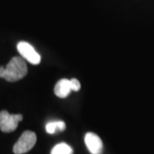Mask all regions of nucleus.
<instances>
[{"instance_id": "nucleus-1", "label": "nucleus", "mask_w": 154, "mask_h": 154, "mask_svg": "<svg viewBox=\"0 0 154 154\" xmlns=\"http://www.w3.org/2000/svg\"><path fill=\"white\" fill-rule=\"evenodd\" d=\"M28 74V67L22 57H14L9 62L7 66L0 67V78L7 82H17Z\"/></svg>"}, {"instance_id": "nucleus-2", "label": "nucleus", "mask_w": 154, "mask_h": 154, "mask_svg": "<svg viewBox=\"0 0 154 154\" xmlns=\"http://www.w3.org/2000/svg\"><path fill=\"white\" fill-rule=\"evenodd\" d=\"M37 141V136L35 133L32 131L23 132L21 137L13 146V152L15 154H24L29 152L35 146Z\"/></svg>"}, {"instance_id": "nucleus-3", "label": "nucleus", "mask_w": 154, "mask_h": 154, "mask_svg": "<svg viewBox=\"0 0 154 154\" xmlns=\"http://www.w3.org/2000/svg\"><path fill=\"white\" fill-rule=\"evenodd\" d=\"M22 119L21 114H10L7 110H2L0 111V130L4 133L13 132Z\"/></svg>"}, {"instance_id": "nucleus-4", "label": "nucleus", "mask_w": 154, "mask_h": 154, "mask_svg": "<svg viewBox=\"0 0 154 154\" xmlns=\"http://www.w3.org/2000/svg\"><path fill=\"white\" fill-rule=\"evenodd\" d=\"M17 50L22 57L28 61L31 64L37 65L40 63L41 57H40L39 54L28 42H25V41L19 42L17 44Z\"/></svg>"}, {"instance_id": "nucleus-5", "label": "nucleus", "mask_w": 154, "mask_h": 154, "mask_svg": "<svg viewBox=\"0 0 154 154\" xmlns=\"http://www.w3.org/2000/svg\"><path fill=\"white\" fill-rule=\"evenodd\" d=\"M85 144L88 151L92 154H102L103 152V142L99 135L92 132L87 133L85 135Z\"/></svg>"}, {"instance_id": "nucleus-6", "label": "nucleus", "mask_w": 154, "mask_h": 154, "mask_svg": "<svg viewBox=\"0 0 154 154\" xmlns=\"http://www.w3.org/2000/svg\"><path fill=\"white\" fill-rule=\"evenodd\" d=\"M72 91L70 80L62 79L56 84L54 88V93L59 98H66Z\"/></svg>"}, {"instance_id": "nucleus-7", "label": "nucleus", "mask_w": 154, "mask_h": 154, "mask_svg": "<svg viewBox=\"0 0 154 154\" xmlns=\"http://www.w3.org/2000/svg\"><path fill=\"white\" fill-rule=\"evenodd\" d=\"M65 128H66L65 122L63 121L51 122H48L45 127L46 132L51 134H54L57 131H63L65 130Z\"/></svg>"}, {"instance_id": "nucleus-8", "label": "nucleus", "mask_w": 154, "mask_h": 154, "mask_svg": "<svg viewBox=\"0 0 154 154\" xmlns=\"http://www.w3.org/2000/svg\"><path fill=\"white\" fill-rule=\"evenodd\" d=\"M51 154H73V149L66 143H59L52 148Z\"/></svg>"}, {"instance_id": "nucleus-9", "label": "nucleus", "mask_w": 154, "mask_h": 154, "mask_svg": "<svg viewBox=\"0 0 154 154\" xmlns=\"http://www.w3.org/2000/svg\"><path fill=\"white\" fill-rule=\"evenodd\" d=\"M70 82H71V87H72V90L73 91H79L80 89H81V83L80 82L75 79V78H73L70 80Z\"/></svg>"}]
</instances>
